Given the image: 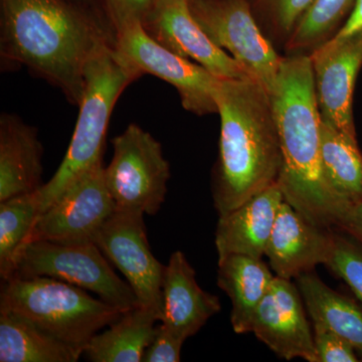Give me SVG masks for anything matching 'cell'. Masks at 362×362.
<instances>
[{
	"instance_id": "cell-1",
	"label": "cell",
	"mask_w": 362,
	"mask_h": 362,
	"mask_svg": "<svg viewBox=\"0 0 362 362\" xmlns=\"http://www.w3.org/2000/svg\"><path fill=\"white\" fill-rule=\"evenodd\" d=\"M0 11L2 59L28 66L78 106L86 66L115 33L63 0H0Z\"/></svg>"
},
{
	"instance_id": "cell-2",
	"label": "cell",
	"mask_w": 362,
	"mask_h": 362,
	"mask_svg": "<svg viewBox=\"0 0 362 362\" xmlns=\"http://www.w3.org/2000/svg\"><path fill=\"white\" fill-rule=\"evenodd\" d=\"M270 97L281 149L277 183L285 201L317 225L337 228L349 209L324 176L321 116L309 54L283 58Z\"/></svg>"
},
{
	"instance_id": "cell-3",
	"label": "cell",
	"mask_w": 362,
	"mask_h": 362,
	"mask_svg": "<svg viewBox=\"0 0 362 362\" xmlns=\"http://www.w3.org/2000/svg\"><path fill=\"white\" fill-rule=\"evenodd\" d=\"M220 152L213 173L218 216L277 182L281 149L270 93L255 78H218Z\"/></svg>"
},
{
	"instance_id": "cell-4",
	"label": "cell",
	"mask_w": 362,
	"mask_h": 362,
	"mask_svg": "<svg viewBox=\"0 0 362 362\" xmlns=\"http://www.w3.org/2000/svg\"><path fill=\"white\" fill-rule=\"evenodd\" d=\"M142 76L116 49L115 42H107L93 54L86 66L84 95L66 156L51 180L37 190L40 214L78 176L103 161L114 107L127 86Z\"/></svg>"
},
{
	"instance_id": "cell-5",
	"label": "cell",
	"mask_w": 362,
	"mask_h": 362,
	"mask_svg": "<svg viewBox=\"0 0 362 362\" xmlns=\"http://www.w3.org/2000/svg\"><path fill=\"white\" fill-rule=\"evenodd\" d=\"M4 282L0 312L30 321L80 357L97 333L125 313L57 279L11 278Z\"/></svg>"
},
{
	"instance_id": "cell-6",
	"label": "cell",
	"mask_w": 362,
	"mask_h": 362,
	"mask_svg": "<svg viewBox=\"0 0 362 362\" xmlns=\"http://www.w3.org/2000/svg\"><path fill=\"white\" fill-rule=\"evenodd\" d=\"M47 277L97 294L106 303L127 312L141 306L127 281L93 242L64 244L35 240L21 250L13 278Z\"/></svg>"
},
{
	"instance_id": "cell-7",
	"label": "cell",
	"mask_w": 362,
	"mask_h": 362,
	"mask_svg": "<svg viewBox=\"0 0 362 362\" xmlns=\"http://www.w3.org/2000/svg\"><path fill=\"white\" fill-rule=\"evenodd\" d=\"M105 181L116 209L156 216L168 194L170 166L160 143L136 124L112 140Z\"/></svg>"
},
{
	"instance_id": "cell-8",
	"label": "cell",
	"mask_w": 362,
	"mask_h": 362,
	"mask_svg": "<svg viewBox=\"0 0 362 362\" xmlns=\"http://www.w3.org/2000/svg\"><path fill=\"white\" fill-rule=\"evenodd\" d=\"M189 8L211 40L230 52L269 93L283 58L259 30L247 0H192Z\"/></svg>"
},
{
	"instance_id": "cell-9",
	"label": "cell",
	"mask_w": 362,
	"mask_h": 362,
	"mask_svg": "<svg viewBox=\"0 0 362 362\" xmlns=\"http://www.w3.org/2000/svg\"><path fill=\"white\" fill-rule=\"evenodd\" d=\"M115 47L142 75L149 74L173 86L183 108L195 115L218 113V78L204 66L182 58L152 39L140 21L115 30Z\"/></svg>"
},
{
	"instance_id": "cell-10",
	"label": "cell",
	"mask_w": 362,
	"mask_h": 362,
	"mask_svg": "<svg viewBox=\"0 0 362 362\" xmlns=\"http://www.w3.org/2000/svg\"><path fill=\"white\" fill-rule=\"evenodd\" d=\"M144 214L116 209L98 230L93 243L116 267L132 288L140 305L163 316L165 266L152 254Z\"/></svg>"
},
{
	"instance_id": "cell-11",
	"label": "cell",
	"mask_w": 362,
	"mask_h": 362,
	"mask_svg": "<svg viewBox=\"0 0 362 362\" xmlns=\"http://www.w3.org/2000/svg\"><path fill=\"white\" fill-rule=\"evenodd\" d=\"M116 204L105 181L103 161L69 185L35 221L28 243L35 240L77 244L93 242Z\"/></svg>"
},
{
	"instance_id": "cell-12",
	"label": "cell",
	"mask_w": 362,
	"mask_h": 362,
	"mask_svg": "<svg viewBox=\"0 0 362 362\" xmlns=\"http://www.w3.org/2000/svg\"><path fill=\"white\" fill-rule=\"evenodd\" d=\"M309 58L321 119L357 140L352 106L362 66V30L342 39L330 37L315 47Z\"/></svg>"
},
{
	"instance_id": "cell-13",
	"label": "cell",
	"mask_w": 362,
	"mask_h": 362,
	"mask_svg": "<svg viewBox=\"0 0 362 362\" xmlns=\"http://www.w3.org/2000/svg\"><path fill=\"white\" fill-rule=\"evenodd\" d=\"M142 25L158 44L204 66L214 77L254 78L206 35L192 16L188 0H158Z\"/></svg>"
},
{
	"instance_id": "cell-14",
	"label": "cell",
	"mask_w": 362,
	"mask_h": 362,
	"mask_svg": "<svg viewBox=\"0 0 362 362\" xmlns=\"http://www.w3.org/2000/svg\"><path fill=\"white\" fill-rule=\"evenodd\" d=\"M302 302L297 286L276 276L252 316L251 332L281 358L318 362Z\"/></svg>"
},
{
	"instance_id": "cell-15",
	"label": "cell",
	"mask_w": 362,
	"mask_h": 362,
	"mask_svg": "<svg viewBox=\"0 0 362 362\" xmlns=\"http://www.w3.org/2000/svg\"><path fill=\"white\" fill-rule=\"evenodd\" d=\"M327 230L283 202L265 252L276 276L291 280L319 264L325 265L333 240Z\"/></svg>"
},
{
	"instance_id": "cell-16",
	"label": "cell",
	"mask_w": 362,
	"mask_h": 362,
	"mask_svg": "<svg viewBox=\"0 0 362 362\" xmlns=\"http://www.w3.org/2000/svg\"><path fill=\"white\" fill-rule=\"evenodd\" d=\"M162 295L161 323L183 340L197 334L211 317L221 311L218 297L199 287L194 269L180 251L173 252L165 266Z\"/></svg>"
},
{
	"instance_id": "cell-17",
	"label": "cell",
	"mask_w": 362,
	"mask_h": 362,
	"mask_svg": "<svg viewBox=\"0 0 362 362\" xmlns=\"http://www.w3.org/2000/svg\"><path fill=\"white\" fill-rule=\"evenodd\" d=\"M284 201L275 182L235 211L220 216L214 239L218 259L233 254L257 259L265 256L276 216Z\"/></svg>"
},
{
	"instance_id": "cell-18",
	"label": "cell",
	"mask_w": 362,
	"mask_h": 362,
	"mask_svg": "<svg viewBox=\"0 0 362 362\" xmlns=\"http://www.w3.org/2000/svg\"><path fill=\"white\" fill-rule=\"evenodd\" d=\"M44 149L37 128L16 114L0 116V202L37 192Z\"/></svg>"
},
{
	"instance_id": "cell-19",
	"label": "cell",
	"mask_w": 362,
	"mask_h": 362,
	"mask_svg": "<svg viewBox=\"0 0 362 362\" xmlns=\"http://www.w3.org/2000/svg\"><path fill=\"white\" fill-rule=\"evenodd\" d=\"M274 278L262 259L237 254L218 259V286L232 302L230 322L238 334L251 332L252 316Z\"/></svg>"
},
{
	"instance_id": "cell-20",
	"label": "cell",
	"mask_w": 362,
	"mask_h": 362,
	"mask_svg": "<svg viewBox=\"0 0 362 362\" xmlns=\"http://www.w3.org/2000/svg\"><path fill=\"white\" fill-rule=\"evenodd\" d=\"M297 287L313 323L347 340L362 361L361 305L331 289L311 272L298 276Z\"/></svg>"
},
{
	"instance_id": "cell-21",
	"label": "cell",
	"mask_w": 362,
	"mask_h": 362,
	"mask_svg": "<svg viewBox=\"0 0 362 362\" xmlns=\"http://www.w3.org/2000/svg\"><path fill=\"white\" fill-rule=\"evenodd\" d=\"M160 317L139 306L125 312L108 330L97 333L84 354L93 362H140Z\"/></svg>"
},
{
	"instance_id": "cell-22",
	"label": "cell",
	"mask_w": 362,
	"mask_h": 362,
	"mask_svg": "<svg viewBox=\"0 0 362 362\" xmlns=\"http://www.w3.org/2000/svg\"><path fill=\"white\" fill-rule=\"evenodd\" d=\"M321 161L324 176L349 209L362 202V152L357 140L321 119Z\"/></svg>"
},
{
	"instance_id": "cell-23",
	"label": "cell",
	"mask_w": 362,
	"mask_h": 362,
	"mask_svg": "<svg viewBox=\"0 0 362 362\" xmlns=\"http://www.w3.org/2000/svg\"><path fill=\"white\" fill-rule=\"evenodd\" d=\"M75 352L35 324L0 312V361L76 362Z\"/></svg>"
},
{
	"instance_id": "cell-24",
	"label": "cell",
	"mask_w": 362,
	"mask_h": 362,
	"mask_svg": "<svg viewBox=\"0 0 362 362\" xmlns=\"http://www.w3.org/2000/svg\"><path fill=\"white\" fill-rule=\"evenodd\" d=\"M40 214L37 192L0 202V276L13 278L16 261Z\"/></svg>"
},
{
	"instance_id": "cell-25",
	"label": "cell",
	"mask_w": 362,
	"mask_h": 362,
	"mask_svg": "<svg viewBox=\"0 0 362 362\" xmlns=\"http://www.w3.org/2000/svg\"><path fill=\"white\" fill-rule=\"evenodd\" d=\"M354 4L356 0H314L288 37L286 49L292 54L313 51L330 39Z\"/></svg>"
},
{
	"instance_id": "cell-26",
	"label": "cell",
	"mask_w": 362,
	"mask_h": 362,
	"mask_svg": "<svg viewBox=\"0 0 362 362\" xmlns=\"http://www.w3.org/2000/svg\"><path fill=\"white\" fill-rule=\"evenodd\" d=\"M343 233H333L332 246L325 266L344 281L362 302V245Z\"/></svg>"
},
{
	"instance_id": "cell-27",
	"label": "cell",
	"mask_w": 362,
	"mask_h": 362,
	"mask_svg": "<svg viewBox=\"0 0 362 362\" xmlns=\"http://www.w3.org/2000/svg\"><path fill=\"white\" fill-rule=\"evenodd\" d=\"M314 345L318 362H357L361 361L356 349L344 338L313 323Z\"/></svg>"
},
{
	"instance_id": "cell-28",
	"label": "cell",
	"mask_w": 362,
	"mask_h": 362,
	"mask_svg": "<svg viewBox=\"0 0 362 362\" xmlns=\"http://www.w3.org/2000/svg\"><path fill=\"white\" fill-rule=\"evenodd\" d=\"M185 340L178 337L164 325H156V334L148 345L142 362H178L181 359V349Z\"/></svg>"
},
{
	"instance_id": "cell-29",
	"label": "cell",
	"mask_w": 362,
	"mask_h": 362,
	"mask_svg": "<svg viewBox=\"0 0 362 362\" xmlns=\"http://www.w3.org/2000/svg\"><path fill=\"white\" fill-rule=\"evenodd\" d=\"M158 0H106L114 30L131 21H142Z\"/></svg>"
},
{
	"instance_id": "cell-30",
	"label": "cell",
	"mask_w": 362,
	"mask_h": 362,
	"mask_svg": "<svg viewBox=\"0 0 362 362\" xmlns=\"http://www.w3.org/2000/svg\"><path fill=\"white\" fill-rule=\"evenodd\" d=\"M314 0H270L273 21L283 35H291L298 21Z\"/></svg>"
},
{
	"instance_id": "cell-31",
	"label": "cell",
	"mask_w": 362,
	"mask_h": 362,
	"mask_svg": "<svg viewBox=\"0 0 362 362\" xmlns=\"http://www.w3.org/2000/svg\"><path fill=\"white\" fill-rule=\"evenodd\" d=\"M63 1L89 14L95 20L114 32L113 25H112L108 9H107L106 0H63Z\"/></svg>"
},
{
	"instance_id": "cell-32",
	"label": "cell",
	"mask_w": 362,
	"mask_h": 362,
	"mask_svg": "<svg viewBox=\"0 0 362 362\" xmlns=\"http://www.w3.org/2000/svg\"><path fill=\"white\" fill-rule=\"evenodd\" d=\"M337 228L362 245V202L350 207L340 221Z\"/></svg>"
},
{
	"instance_id": "cell-33",
	"label": "cell",
	"mask_w": 362,
	"mask_h": 362,
	"mask_svg": "<svg viewBox=\"0 0 362 362\" xmlns=\"http://www.w3.org/2000/svg\"><path fill=\"white\" fill-rule=\"evenodd\" d=\"M362 30V0H356L354 7H352L351 13H350L349 18L345 21L344 25L337 30L332 37L337 39L349 37Z\"/></svg>"
},
{
	"instance_id": "cell-34",
	"label": "cell",
	"mask_w": 362,
	"mask_h": 362,
	"mask_svg": "<svg viewBox=\"0 0 362 362\" xmlns=\"http://www.w3.org/2000/svg\"><path fill=\"white\" fill-rule=\"evenodd\" d=\"M188 1H192V0H188Z\"/></svg>"
}]
</instances>
